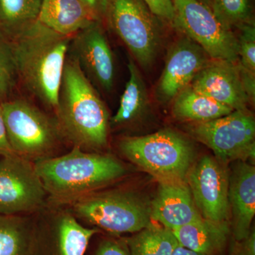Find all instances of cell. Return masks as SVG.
Listing matches in <instances>:
<instances>
[{"label": "cell", "mask_w": 255, "mask_h": 255, "mask_svg": "<svg viewBox=\"0 0 255 255\" xmlns=\"http://www.w3.org/2000/svg\"><path fill=\"white\" fill-rule=\"evenodd\" d=\"M72 37L57 33L37 20L6 40L18 80L29 93L55 111Z\"/></svg>", "instance_id": "1"}, {"label": "cell", "mask_w": 255, "mask_h": 255, "mask_svg": "<svg viewBox=\"0 0 255 255\" xmlns=\"http://www.w3.org/2000/svg\"><path fill=\"white\" fill-rule=\"evenodd\" d=\"M62 133L83 150L104 148L108 142L110 116L77 60L68 53L56 110Z\"/></svg>", "instance_id": "2"}, {"label": "cell", "mask_w": 255, "mask_h": 255, "mask_svg": "<svg viewBox=\"0 0 255 255\" xmlns=\"http://www.w3.org/2000/svg\"><path fill=\"white\" fill-rule=\"evenodd\" d=\"M34 165L47 194L62 200L91 194L126 174L123 164L113 156L77 146L65 155L37 159Z\"/></svg>", "instance_id": "3"}, {"label": "cell", "mask_w": 255, "mask_h": 255, "mask_svg": "<svg viewBox=\"0 0 255 255\" xmlns=\"http://www.w3.org/2000/svg\"><path fill=\"white\" fill-rule=\"evenodd\" d=\"M119 147L127 159L159 182L185 179L194 157L191 142L170 129L145 136L125 137Z\"/></svg>", "instance_id": "4"}, {"label": "cell", "mask_w": 255, "mask_h": 255, "mask_svg": "<svg viewBox=\"0 0 255 255\" xmlns=\"http://www.w3.org/2000/svg\"><path fill=\"white\" fill-rule=\"evenodd\" d=\"M79 219L114 234L135 233L152 223L150 204L125 190L91 193L73 201Z\"/></svg>", "instance_id": "5"}, {"label": "cell", "mask_w": 255, "mask_h": 255, "mask_svg": "<svg viewBox=\"0 0 255 255\" xmlns=\"http://www.w3.org/2000/svg\"><path fill=\"white\" fill-rule=\"evenodd\" d=\"M1 105L6 136L15 155L30 160L48 157L63 135L58 121L21 99Z\"/></svg>", "instance_id": "6"}, {"label": "cell", "mask_w": 255, "mask_h": 255, "mask_svg": "<svg viewBox=\"0 0 255 255\" xmlns=\"http://www.w3.org/2000/svg\"><path fill=\"white\" fill-rule=\"evenodd\" d=\"M104 20L137 63L144 68L152 65L160 46L162 21L143 0H107Z\"/></svg>", "instance_id": "7"}, {"label": "cell", "mask_w": 255, "mask_h": 255, "mask_svg": "<svg viewBox=\"0 0 255 255\" xmlns=\"http://www.w3.org/2000/svg\"><path fill=\"white\" fill-rule=\"evenodd\" d=\"M174 28L202 48L211 60L237 63V36L209 6L196 0H172Z\"/></svg>", "instance_id": "8"}, {"label": "cell", "mask_w": 255, "mask_h": 255, "mask_svg": "<svg viewBox=\"0 0 255 255\" xmlns=\"http://www.w3.org/2000/svg\"><path fill=\"white\" fill-rule=\"evenodd\" d=\"M189 131L223 163L255 158V121L248 110L233 111L214 120L192 123Z\"/></svg>", "instance_id": "9"}, {"label": "cell", "mask_w": 255, "mask_h": 255, "mask_svg": "<svg viewBox=\"0 0 255 255\" xmlns=\"http://www.w3.org/2000/svg\"><path fill=\"white\" fill-rule=\"evenodd\" d=\"M47 192L34 163L15 154L0 159V215L18 216L43 204Z\"/></svg>", "instance_id": "10"}, {"label": "cell", "mask_w": 255, "mask_h": 255, "mask_svg": "<svg viewBox=\"0 0 255 255\" xmlns=\"http://www.w3.org/2000/svg\"><path fill=\"white\" fill-rule=\"evenodd\" d=\"M219 159L204 156L191 166L186 176L193 199L204 219L228 221L229 174Z\"/></svg>", "instance_id": "11"}, {"label": "cell", "mask_w": 255, "mask_h": 255, "mask_svg": "<svg viewBox=\"0 0 255 255\" xmlns=\"http://www.w3.org/2000/svg\"><path fill=\"white\" fill-rule=\"evenodd\" d=\"M69 54L94 86L112 91L115 79V62L102 21H95L72 37Z\"/></svg>", "instance_id": "12"}, {"label": "cell", "mask_w": 255, "mask_h": 255, "mask_svg": "<svg viewBox=\"0 0 255 255\" xmlns=\"http://www.w3.org/2000/svg\"><path fill=\"white\" fill-rule=\"evenodd\" d=\"M211 60L199 45L187 36L176 42L169 50L156 88L159 102L169 103L173 100Z\"/></svg>", "instance_id": "13"}, {"label": "cell", "mask_w": 255, "mask_h": 255, "mask_svg": "<svg viewBox=\"0 0 255 255\" xmlns=\"http://www.w3.org/2000/svg\"><path fill=\"white\" fill-rule=\"evenodd\" d=\"M190 85L234 111L248 110L251 102L243 85L238 62L211 60L196 74Z\"/></svg>", "instance_id": "14"}, {"label": "cell", "mask_w": 255, "mask_h": 255, "mask_svg": "<svg viewBox=\"0 0 255 255\" xmlns=\"http://www.w3.org/2000/svg\"><path fill=\"white\" fill-rule=\"evenodd\" d=\"M159 182L157 194L150 203L151 221L174 231L202 217L185 179Z\"/></svg>", "instance_id": "15"}, {"label": "cell", "mask_w": 255, "mask_h": 255, "mask_svg": "<svg viewBox=\"0 0 255 255\" xmlns=\"http://www.w3.org/2000/svg\"><path fill=\"white\" fill-rule=\"evenodd\" d=\"M228 204L231 234L242 241L251 232L255 214V168L246 161H237L228 180Z\"/></svg>", "instance_id": "16"}, {"label": "cell", "mask_w": 255, "mask_h": 255, "mask_svg": "<svg viewBox=\"0 0 255 255\" xmlns=\"http://www.w3.org/2000/svg\"><path fill=\"white\" fill-rule=\"evenodd\" d=\"M37 20L53 31L68 36L98 21L82 0H42Z\"/></svg>", "instance_id": "17"}, {"label": "cell", "mask_w": 255, "mask_h": 255, "mask_svg": "<svg viewBox=\"0 0 255 255\" xmlns=\"http://www.w3.org/2000/svg\"><path fill=\"white\" fill-rule=\"evenodd\" d=\"M181 246L207 255L224 250L231 234L228 221L201 219L172 231Z\"/></svg>", "instance_id": "18"}, {"label": "cell", "mask_w": 255, "mask_h": 255, "mask_svg": "<svg viewBox=\"0 0 255 255\" xmlns=\"http://www.w3.org/2000/svg\"><path fill=\"white\" fill-rule=\"evenodd\" d=\"M173 102L174 117L179 120L192 123L209 122L228 115L234 111L196 91L190 85L179 92Z\"/></svg>", "instance_id": "19"}, {"label": "cell", "mask_w": 255, "mask_h": 255, "mask_svg": "<svg viewBox=\"0 0 255 255\" xmlns=\"http://www.w3.org/2000/svg\"><path fill=\"white\" fill-rule=\"evenodd\" d=\"M129 78L126 84L117 113L112 124L121 126L132 122L145 110L148 102L147 89L136 64L131 59L128 64Z\"/></svg>", "instance_id": "20"}, {"label": "cell", "mask_w": 255, "mask_h": 255, "mask_svg": "<svg viewBox=\"0 0 255 255\" xmlns=\"http://www.w3.org/2000/svg\"><path fill=\"white\" fill-rule=\"evenodd\" d=\"M125 243L130 255H172L179 245L172 231L152 223Z\"/></svg>", "instance_id": "21"}, {"label": "cell", "mask_w": 255, "mask_h": 255, "mask_svg": "<svg viewBox=\"0 0 255 255\" xmlns=\"http://www.w3.org/2000/svg\"><path fill=\"white\" fill-rule=\"evenodd\" d=\"M42 0H0V38L9 39L37 21Z\"/></svg>", "instance_id": "22"}, {"label": "cell", "mask_w": 255, "mask_h": 255, "mask_svg": "<svg viewBox=\"0 0 255 255\" xmlns=\"http://www.w3.org/2000/svg\"><path fill=\"white\" fill-rule=\"evenodd\" d=\"M32 246L28 221L18 216L0 215V255H30Z\"/></svg>", "instance_id": "23"}, {"label": "cell", "mask_w": 255, "mask_h": 255, "mask_svg": "<svg viewBox=\"0 0 255 255\" xmlns=\"http://www.w3.org/2000/svg\"><path fill=\"white\" fill-rule=\"evenodd\" d=\"M97 232L96 228L84 227L73 215H64L58 228L60 255H85L90 240Z\"/></svg>", "instance_id": "24"}, {"label": "cell", "mask_w": 255, "mask_h": 255, "mask_svg": "<svg viewBox=\"0 0 255 255\" xmlns=\"http://www.w3.org/2000/svg\"><path fill=\"white\" fill-rule=\"evenodd\" d=\"M211 9L230 28L255 23L251 0H211Z\"/></svg>", "instance_id": "25"}, {"label": "cell", "mask_w": 255, "mask_h": 255, "mask_svg": "<svg viewBox=\"0 0 255 255\" xmlns=\"http://www.w3.org/2000/svg\"><path fill=\"white\" fill-rule=\"evenodd\" d=\"M17 80L14 59L9 44L0 38V102L11 93Z\"/></svg>", "instance_id": "26"}, {"label": "cell", "mask_w": 255, "mask_h": 255, "mask_svg": "<svg viewBox=\"0 0 255 255\" xmlns=\"http://www.w3.org/2000/svg\"><path fill=\"white\" fill-rule=\"evenodd\" d=\"M238 63L243 68L255 73V24L243 25L238 28Z\"/></svg>", "instance_id": "27"}, {"label": "cell", "mask_w": 255, "mask_h": 255, "mask_svg": "<svg viewBox=\"0 0 255 255\" xmlns=\"http://www.w3.org/2000/svg\"><path fill=\"white\" fill-rule=\"evenodd\" d=\"M152 12L162 22L174 28L175 13L172 0H143Z\"/></svg>", "instance_id": "28"}, {"label": "cell", "mask_w": 255, "mask_h": 255, "mask_svg": "<svg viewBox=\"0 0 255 255\" xmlns=\"http://www.w3.org/2000/svg\"><path fill=\"white\" fill-rule=\"evenodd\" d=\"M230 255H255V233L254 229L248 237L242 241H234Z\"/></svg>", "instance_id": "29"}, {"label": "cell", "mask_w": 255, "mask_h": 255, "mask_svg": "<svg viewBox=\"0 0 255 255\" xmlns=\"http://www.w3.org/2000/svg\"><path fill=\"white\" fill-rule=\"evenodd\" d=\"M97 255H130L125 242L107 241L99 248Z\"/></svg>", "instance_id": "30"}, {"label": "cell", "mask_w": 255, "mask_h": 255, "mask_svg": "<svg viewBox=\"0 0 255 255\" xmlns=\"http://www.w3.org/2000/svg\"><path fill=\"white\" fill-rule=\"evenodd\" d=\"M14 154L11 150L6 136V128H5L4 117H3L2 109L0 102V155H12Z\"/></svg>", "instance_id": "31"}, {"label": "cell", "mask_w": 255, "mask_h": 255, "mask_svg": "<svg viewBox=\"0 0 255 255\" xmlns=\"http://www.w3.org/2000/svg\"><path fill=\"white\" fill-rule=\"evenodd\" d=\"M98 21H104L107 0H82Z\"/></svg>", "instance_id": "32"}, {"label": "cell", "mask_w": 255, "mask_h": 255, "mask_svg": "<svg viewBox=\"0 0 255 255\" xmlns=\"http://www.w3.org/2000/svg\"><path fill=\"white\" fill-rule=\"evenodd\" d=\"M207 255L202 254V253H197V252L191 251L179 245L175 250H174L173 255Z\"/></svg>", "instance_id": "33"}, {"label": "cell", "mask_w": 255, "mask_h": 255, "mask_svg": "<svg viewBox=\"0 0 255 255\" xmlns=\"http://www.w3.org/2000/svg\"><path fill=\"white\" fill-rule=\"evenodd\" d=\"M196 1H200V2L203 3V4L211 8V0H196Z\"/></svg>", "instance_id": "34"}]
</instances>
